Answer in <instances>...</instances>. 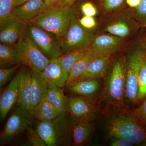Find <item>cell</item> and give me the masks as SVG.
Segmentation results:
<instances>
[{
    "label": "cell",
    "instance_id": "obj_1",
    "mask_svg": "<svg viewBox=\"0 0 146 146\" xmlns=\"http://www.w3.org/2000/svg\"><path fill=\"white\" fill-rule=\"evenodd\" d=\"M104 128L108 138H125L135 145L146 146V126L129 108L104 107Z\"/></svg>",
    "mask_w": 146,
    "mask_h": 146
},
{
    "label": "cell",
    "instance_id": "obj_2",
    "mask_svg": "<svg viewBox=\"0 0 146 146\" xmlns=\"http://www.w3.org/2000/svg\"><path fill=\"white\" fill-rule=\"evenodd\" d=\"M127 59L123 56L118 58L103 84L101 104L104 107L121 108L128 107L125 102Z\"/></svg>",
    "mask_w": 146,
    "mask_h": 146
},
{
    "label": "cell",
    "instance_id": "obj_3",
    "mask_svg": "<svg viewBox=\"0 0 146 146\" xmlns=\"http://www.w3.org/2000/svg\"><path fill=\"white\" fill-rule=\"evenodd\" d=\"M73 123L68 112L48 121H37L35 128L47 146H72Z\"/></svg>",
    "mask_w": 146,
    "mask_h": 146
},
{
    "label": "cell",
    "instance_id": "obj_4",
    "mask_svg": "<svg viewBox=\"0 0 146 146\" xmlns=\"http://www.w3.org/2000/svg\"><path fill=\"white\" fill-rule=\"evenodd\" d=\"M77 7L59 6L48 8L32 23L56 35L61 40L64 38L72 20L76 16Z\"/></svg>",
    "mask_w": 146,
    "mask_h": 146
},
{
    "label": "cell",
    "instance_id": "obj_5",
    "mask_svg": "<svg viewBox=\"0 0 146 146\" xmlns=\"http://www.w3.org/2000/svg\"><path fill=\"white\" fill-rule=\"evenodd\" d=\"M23 34L50 60L62 55V41L56 35L32 24H25Z\"/></svg>",
    "mask_w": 146,
    "mask_h": 146
},
{
    "label": "cell",
    "instance_id": "obj_6",
    "mask_svg": "<svg viewBox=\"0 0 146 146\" xmlns=\"http://www.w3.org/2000/svg\"><path fill=\"white\" fill-rule=\"evenodd\" d=\"M33 119L26 110L17 104L1 133V146L11 143L26 133L28 129L33 125Z\"/></svg>",
    "mask_w": 146,
    "mask_h": 146
},
{
    "label": "cell",
    "instance_id": "obj_7",
    "mask_svg": "<svg viewBox=\"0 0 146 146\" xmlns=\"http://www.w3.org/2000/svg\"><path fill=\"white\" fill-rule=\"evenodd\" d=\"M143 52L142 50H136L127 60L125 102L129 108L138 104L139 75Z\"/></svg>",
    "mask_w": 146,
    "mask_h": 146
},
{
    "label": "cell",
    "instance_id": "obj_8",
    "mask_svg": "<svg viewBox=\"0 0 146 146\" xmlns=\"http://www.w3.org/2000/svg\"><path fill=\"white\" fill-rule=\"evenodd\" d=\"M18 53L21 64L28 66L31 70L39 73L49 63V59L27 38L23 33L13 46Z\"/></svg>",
    "mask_w": 146,
    "mask_h": 146
},
{
    "label": "cell",
    "instance_id": "obj_9",
    "mask_svg": "<svg viewBox=\"0 0 146 146\" xmlns=\"http://www.w3.org/2000/svg\"><path fill=\"white\" fill-rule=\"evenodd\" d=\"M94 39L92 33L81 25L76 16L62 40V55L74 50L90 48Z\"/></svg>",
    "mask_w": 146,
    "mask_h": 146
},
{
    "label": "cell",
    "instance_id": "obj_10",
    "mask_svg": "<svg viewBox=\"0 0 146 146\" xmlns=\"http://www.w3.org/2000/svg\"><path fill=\"white\" fill-rule=\"evenodd\" d=\"M100 106L82 97L68 98V112L73 124L90 122L96 119Z\"/></svg>",
    "mask_w": 146,
    "mask_h": 146
},
{
    "label": "cell",
    "instance_id": "obj_11",
    "mask_svg": "<svg viewBox=\"0 0 146 146\" xmlns=\"http://www.w3.org/2000/svg\"><path fill=\"white\" fill-rule=\"evenodd\" d=\"M102 79L86 78L77 80L65 86L66 92L72 96L82 97L100 106L102 90Z\"/></svg>",
    "mask_w": 146,
    "mask_h": 146
},
{
    "label": "cell",
    "instance_id": "obj_12",
    "mask_svg": "<svg viewBox=\"0 0 146 146\" xmlns=\"http://www.w3.org/2000/svg\"><path fill=\"white\" fill-rule=\"evenodd\" d=\"M25 25L11 14L0 21L1 44L13 46L23 33Z\"/></svg>",
    "mask_w": 146,
    "mask_h": 146
},
{
    "label": "cell",
    "instance_id": "obj_13",
    "mask_svg": "<svg viewBox=\"0 0 146 146\" xmlns=\"http://www.w3.org/2000/svg\"><path fill=\"white\" fill-rule=\"evenodd\" d=\"M48 9L43 0H29L13 8L11 14L24 23L31 24Z\"/></svg>",
    "mask_w": 146,
    "mask_h": 146
},
{
    "label": "cell",
    "instance_id": "obj_14",
    "mask_svg": "<svg viewBox=\"0 0 146 146\" xmlns=\"http://www.w3.org/2000/svg\"><path fill=\"white\" fill-rule=\"evenodd\" d=\"M18 74V97L17 104L31 115V70L28 66L24 65Z\"/></svg>",
    "mask_w": 146,
    "mask_h": 146
},
{
    "label": "cell",
    "instance_id": "obj_15",
    "mask_svg": "<svg viewBox=\"0 0 146 146\" xmlns=\"http://www.w3.org/2000/svg\"><path fill=\"white\" fill-rule=\"evenodd\" d=\"M18 72L5 89L1 92L0 97V118L3 121L13 106L17 102L18 97Z\"/></svg>",
    "mask_w": 146,
    "mask_h": 146
},
{
    "label": "cell",
    "instance_id": "obj_16",
    "mask_svg": "<svg viewBox=\"0 0 146 146\" xmlns=\"http://www.w3.org/2000/svg\"><path fill=\"white\" fill-rule=\"evenodd\" d=\"M122 39V38L112 35H99L94 38L91 49L100 55L110 56L118 49Z\"/></svg>",
    "mask_w": 146,
    "mask_h": 146
},
{
    "label": "cell",
    "instance_id": "obj_17",
    "mask_svg": "<svg viewBox=\"0 0 146 146\" xmlns=\"http://www.w3.org/2000/svg\"><path fill=\"white\" fill-rule=\"evenodd\" d=\"M39 74L48 82H52L61 88L65 87L69 74L57 59L50 60L44 70Z\"/></svg>",
    "mask_w": 146,
    "mask_h": 146
},
{
    "label": "cell",
    "instance_id": "obj_18",
    "mask_svg": "<svg viewBox=\"0 0 146 146\" xmlns=\"http://www.w3.org/2000/svg\"><path fill=\"white\" fill-rule=\"evenodd\" d=\"M110 63L109 56H98L91 62L77 80L86 78H104L108 72Z\"/></svg>",
    "mask_w": 146,
    "mask_h": 146
},
{
    "label": "cell",
    "instance_id": "obj_19",
    "mask_svg": "<svg viewBox=\"0 0 146 146\" xmlns=\"http://www.w3.org/2000/svg\"><path fill=\"white\" fill-rule=\"evenodd\" d=\"M31 115L32 117L35 108L46 98L48 92V83L40 75L39 73L32 70H31Z\"/></svg>",
    "mask_w": 146,
    "mask_h": 146
},
{
    "label": "cell",
    "instance_id": "obj_20",
    "mask_svg": "<svg viewBox=\"0 0 146 146\" xmlns=\"http://www.w3.org/2000/svg\"><path fill=\"white\" fill-rule=\"evenodd\" d=\"M95 127L90 122L73 124L72 136L74 146L87 145L94 136Z\"/></svg>",
    "mask_w": 146,
    "mask_h": 146
},
{
    "label": "cell",
    "instance_id": "obj_21",
    "mask_svg": "<svg viewBox=\"0 0 146 146\" xmlns=\"http://www.w3.org/2000/svg\"><path fill=\"white\" fill-rule=\"evenodd\" d=\"M46 98L35 108L32 117L38 121H48L61 114Z\"/></svg>",
    "mask_w": 146,
    "mask_h": 146
},
{
    "label": "cell",
    "instance_id": "obj_22",
    "mask_svg": "<svg viewBox=\"0 0 146 146\" xmlns=\"http://www.w3.org/2000/svg\"><path fill=\"white\" fill-rule=\"evenodd\" d=\"M48 83V87L46 98L61 113L68 112V98L64 94L62 88L52 82Z\"/></svg>",
    "mask_w": 146,
    "mask_h": 146
},
{
    "label": "cell",
    "instance_id": "obj_23",
    "mask_svg": "<svg viewBox=\"0 0 146 146\" xmlns=\"http://www.w3.org/2000/svg\"><path fill=\"white\" fill-rule=\"evenodd\" d=\"M100 56H101L94 52L91 49L88 54L79 60L74 65L69 73L65 86H69L74 83L79 76L86 70L91 62L95 58Z\"/></svg>",
    "mask_w": 146,
    "mask_h": 146
},
{
    "label": "cell",
    "instance_id": "obj_24",
    "mask_svg": "<svg viewBox=\"0 0 146 146\" xmlns=\"http://www.w3.org/2000/svg\"><path fill=\"white\" fill-rule=\"evenodd\" d=\"M21 63L18 53L14 47L0 44V68H7Z\"/></svg>",
    "mask_w": 146,
    "mask_h": 146
},
{
    "label": "cell",
    "instance_id": "obj_25",
    "mask_svg": "<svg viewBox=\"0 0 146 146\" xmlns=\"http://www.w3.org/2000/svg\"><path fill=\"white\" fill-rule=\"evenodd\" d=\"M91 50V47L71 51L61 55L57 58L58 63L70 73L74 65Z\"/></svg>",
    "mask_w": 146,
    "mask_h": 146
},
{
    "label": "cell",
    "instance_id": "obj_26",
    "mask_svg": "<svg viewBox=\"0 0 146 146\" xmlns=\"http://www.w3.org/2000/svg\"><path fill=\"white\" fill-rule=\"evenodd\" d=\"M105 31L112 35L123 38L130 35L131 29L127 22L119 20L108 25L106 28Z\"/></svg>",
    "mask_w": 146,
    "mask_h": 146
},
{
    "label": "cell",
    "instance_id": "obj_27",
    "mask_svg": "<svg viewBox=\"0 0 146 146\" xmlns=\"http://www.w3.org/2000/svg\"><path fill=\"white\" fill-rule=\"evenodd\" d=\"M139 83L138 104H140L146 96V53L143 50L141 58Z\"/></svg>",
    "mask_w": 146,
    "mask_h": 146
},
{
    "label": "cell",
    "instance_id": "obj_28",
    "mask_svg": "<svg viewBox=\"0 0 146 146\" xmlns=\"http://www.w3.org/2000/svg\"><path fill=\"white\" fill-rule=\"evenodd\" d=\"M22 64L20 63L11 68L0 69V90L3 91L4 86L11 80L14 74Z\"/></svg>",
    "mask_w": 146,
    "mask_h": 146
},
{
    "label": "cell",
    "instance_id": "obj_29",
    "mask_svg": "<svg viewBox=\"0 0 146 146\" xmlns=\"http://www.w3.org/2000/svg\"><path fill=\"white\" fill-rule=\"evenodd\" d=\"M26 133L32 145L47 146L45 141L41 138L35 127H33V126L28 129Z\"/></svg>",
    "mask_w": 146,
    "mask_h": 146
},
{
    "label": "cell",
    "instance_id": "obj_30",
    "mask_svg": "<svg viewBox=\"0 0 146 146\" xmlns=\"http://www.w3.org/2000/svg\"><path fill=\"white\" fill-rule=\"evenodd\" d=\"M125 2L126 0H101L102 7L107 12L117 9L122 6Z\"/></svg>",
    "mask_w": 146,
    "mask_h": 146
},
{
    "label": "cell",
    "instance_id": "obj_31",
    "mask_svg": "<svg viewBox=\"0 0 146 146\" xmlns=\"http://www.w3.org/2000/svg\"><path fill=\"white\" fill-rule=\"evenodd\" d=\"M135 18L143 25H146V0H141L139 5L136 8Z\"/></svg>",
    "mask_w": 146,
    "mask_h": 146
},
{
    "label": "cell",
    "instance_id": "obj_32",
    "mask_svg": "<svg viewBox=\"0 0 146 146\" xmlns=\"http://www.w3.org/2000/svg\"><path fill=\"white\" fill-rule=\"evenodd\" d=\"M13 0H0V21L11 14Z\"/></svg>",
    "mask_w": 146,
    "mask_h": 146
},
{
    "label": "cell",
    "instance_id": "obj_33",
    "mask_svg": "<svg viewBox=\"0 0 146 146\" xmlns=\"http://www.w3.org/2000/svg\"><path fill=\"white\" fill-rule=\"evenodd\" d=\"M135 115L146 126V96L136 109L133 110Z\"/></svg>",
    "mask_w": 146,
    "mask_h": 146
},
{
    "label": "cell",
    "instance_id": "obj_34",
    "mask_svg": "<svg viewBox=\"0 0 146 146\" xmlns=\"http://www.w3.org/2000/svg\"><path fill=\"white\" fill-rule=\"evenodd\" d=\"M81 10L84 16L94 17L97 13V10L92 3L87 2L83 3L81 6Z\"/></svg>",
    "mask_w": 146,
    "mask_h": 146
},
{
    "label": "cell",
    "instance_id": "obj_35",
    "mask_svg": "<svg viewBox=\"0 0 146 146\" xmlns=\"http://www.w3.org/2000/svg\"><path fill=\"white\" fill-rule=\"evenodd\" d=\"M82 26L86 29H91L94 28L96 25V23L93 17L84 16L79 19Z\"/></svg>",
    "mask_w": 146,
    "mask_h": 146
},
{
    "label": "cell",
    "instance_id": "obj_36",
    "mask_svg": "<svg viewBox=\"0 0 146 146\" xmlns=\"http://www.w3.org/2000/svg\"><path fill=\"white\" fill-rule=\"evenodd\" d=\"M110 145L112 146H133L135 145L132 142L125 138H110Z\"/></svg>",
    "mask_w": 146,
    "mask_h": 146
},
{
    "label": "cell",
    "instance_id": "obj_37",
    "mask_svg": "<svg viewBox=\"0 0 146 146\" xmlns=\"http://www.w3.org/2000/svg\"><path fill=\"white\" fill-rule=\"evenodd\" d=\"M48 8L60 6L61 0H43Z\"/></svg>",
    "mask_w": 146,
    "mask_h": 146
},
{
    "label": "cell",
    "instance_id": "obj_38",
    "mask_svg": "<svg viewBox=\"0 0 146 146\" xmlns=\"http://www.w3.org/2000/svg\"><path fill=\"white\" fill-rule=\"evenodd\" d=\"M141 0H126V3L131 7L136 8L140 4Z\"/></svg>",
    "mask_w": 146,
    "mask_h": 146
},
{
    "label": "cell",
    "instance_id": "obj_39",
    "mask_svg": "<svg viewBox=\"0 0 146 146\" xmlns=\"http://www.w3.org/2000/svg\"><path fill=\"white\" fill-rule=\"evenodd\" d=\"M77 1L78 0H61L60 6L63 7L71 6Z\"/></svg>",
    "mask_w": 146,
    "mask_h": 146
},
{
    "label": "cell",
    "instance_id": "obj_40",
    "mask_svg": "<svg viewBox=\"0 0 146 146\" xmlns=\"http://www.w3.org/2000/svg\"><path fill=\"white\" fill-rule=\"evenodd\" d=\"M29 0H13V8L21 5Z\"/></svg>",
    "mask_w": 146,
    "mask_h": 146
}]
</instances>
